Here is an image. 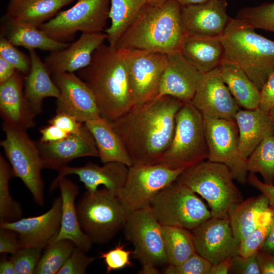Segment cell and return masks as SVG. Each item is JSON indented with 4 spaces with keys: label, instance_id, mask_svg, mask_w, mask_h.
Segmentation results:
<instances>
[{
    "label": "cell",
    "instance_id": "6da1fadb",
    "mask_svg": "<svg viewBox=\"0 0 274 274\" xmlns=\"http://www.w3.org/2000/svg\"><path fill=\"white\" fill-rule=\"evenodd\" d=\"M184 102L169 95L157 97L134 106L113 122L132 165L159 163L172 142L176 117Z\"/></svg>",
    "mask_w": 274,
    "mask_h": 274
},
{
    "label": "cell",
    "instance_id": "7a4b0ae2",
    "mask_svg": "<svg viewBox=\"0 0 274 274\" xmlns=\"http://www.w3.org/2000/svg\"><path fill=\"white\" fill-rule=\"evenodd\" d=\"M77 72L93 93L101 116L108 121L113 122L135 106L120 49L102 44L89 64Z\"/></svg>",
    "mask_w": 274,
    "mask_h": 274
},
{
    "label": "cell",
    "instance_id": "3957f363",
    "mask_svg": "<svg viewBox=\"0 0 274 274\" xmlns=\"http://www.w3.org/2000/svg\"><path fill=\"white\" fill-rule=\"evenodd\" d=\"M182 7L176 0L155 6L147 3L115 47L165 54L180 50L188 35L182 21Z\"/></svg>",
    "mask_w": 274,
    "mask_h": 274
},
{
    "label": "cell",
    "instance_id": "277c9868",
    "mask_svg": "<svg viewBox=\"0 0 274 274\" xmlns=\"http://www.w3.org/2000/svg\"><path fill=\"white\" fill-rule=\"evenodd\" d=\"M220 38L224 59L238 65L261 90L274 73V41L236 18H232Z\"/></svg>",
    "mask_w": 274,
    "mask_h": 274
},
{
    "label": "cell",
    "instance_id": "5b68a950",
    "mask_svg": "<svg viewBox=\"0 0 274 274\" xmlns=\"http://www.w3.org/2000/svg\"><path fill=\"white\" fill-rule=\"evenodd\" d=\"M224 164L203 161L184 170L176 181L200 195L209 204L212 217H229L244 200Z\"/></svg>",
    "mask_w": 274,
    "mask_h": 274
},
{
    "label": "cell",
    "instance_id": "8992f818",
    "mask_svg": "<svg viewBox=\"0 0 274 274\" xmlns=\"http://www.w3.org/2000/svg\"><path fill=\"white\" fill-rule=\"evenodd\" d=\"M76 206L81 229L97 244L111 240L123 228L129 214L119 197L105 187L87 191Z\"/></svg>",
    "mask_w": 274,
    "mask_h": 274
},
{
    "label": "cell",
    "instance_id": "52a82bcc",
    "mask_svg": "<svg viewBox=\"0 0 274 274\" xmlns=\"http://www.w3.org/2000/svg\"><path fill=\"white\" fill-rule=\"evenodd\" d=\"M204 119L192 102L178 111L174 135L159 163L172 169H185L208 159Z\"/></svg>",
    "mask_w": 274,
    "mask_h": 274
},
{
    "label": "cell",
    "instance_id": "ba28073f",
    "mask_svg": "<svg viewBox=\"0 0 274 274\" xmlns=\"http://www.w3.org/2000/svg\"><path fill=\"white\" fill-rule=\"evenodd\" d=\"M149 206L162 226L192 230L212 217L210 210L197 194L177 181L158 192Z\"/></svg>",
    "mask_w": 274,
    "mask_h": 274
},
{
    "label": "cell",
    "instance_id": "9c48e42d",
    "mask_svg": "<svg viewBox=\"0 0 274 274\" xmlns=\"http://www.w3.org/2000/svg\"><path fill=\"white\" fill-rule=\"evenodd\" d=\"M162 227L150 206L127 216L123 228L126 238L133 246V257L143 265L141 273H158L157 266L168 264Z\"/></svg>",
    "mask_w": 274,
    "mask_h": 274
},
{
    "label": "cell",
    "instance_id": "30bf717a",
    "mask_svg": "<svg viewBox=\"0 0 274 274\" xmlns=\"http://www.w3.org/2000/svg\"><path fill=\"white\" fill-rule=\"evenodd\" d=\"M5 138L0 145L13 169L14 177L19 178L31 193L33 200L41 207L44 204V184L41 176L42 160L37 143L26 130L3 123Z\"/></svg>",
    "mask_w": 274,
    "mask_h": 274
},
{
    "label": "cell",
    "instance_id": "8fae6325",
    "mask_svg": "<svg viewBox=\"0 0 274 274\" xmlns=\"http://www.w3.org/2000/svg\"><path fill=\"white\" fill-rule=\"evenodd\" d=\"M110 8V0H78L39 28L56 41L68 43L78 31L102 32L109 18Z\"/></svg>",
    "mask_w": 274,
    "mask_h": 274
},
{
    "label": "cell",
    "instance_id": "7c38bea8",
    "mask_svg": "<svg viewBox=\"0 0 274 274\" xmlns=\"http://www.w3.org/2000/svg\"><path fill=\"white\" fill-rule=\"evenodd\" d=\"M208 150V160L224 164L233 179L241 184L248 182L247 160L238 149V130L234 119L203 116Z\"/></svg>",
    "mask_w": 274,
    "mask_h": 274
},
{
    "label": "cell",
    "instance_id": "4fadbf2b",
    "mask_svg": "<svg viewBox=\"0 0 274 274\" xmlns=\"http://www.w3.org/2000/svg\"><path fill=\"white\" fill-rule=\"evenodd\" d=\"M183 169H172L158 163L128 167L124 188L119 198L128 213L149 206L161 190L176 181Z\"/></svg>",
    "mask_w": 274,
    "mask_h": 274
},
{
    "label": "cell",
    "instance_id": "5bb4252c",
    "mask_svg": "<svg viewBox=\"0 0 274 274\" xmlns=\"http://www.w3.org/2000/svg\"><path fill=\"white\" fill-rule=\"evenodd\" d=\"M120 49L126 65L135 105H142L155 98L167 64V54Z\"/></svg>",
    "mask_w": 274,
    "mask_h": 274
},
{
    "label": "cell",
    "instance_id": "9a60e30c",
    "mask_svg": "<svg viewBox=\"0 0 274 274\" xmlns=\"http://www.w3.org/2000/svg\"><path fill=\"white\" fill-rule=\"evenodd\" d=\"M196 253L212 264L238 254L229 217H211L191 230Z\"/></svg>",
    "mask_w": 274,
    "mask_h": 274
},
{
    "label": "cell",
    "instance_id": "2e32d148",
    "mask_svg": "<svg viewBox=\"0 0 274 274\" xmlns=\"http://www.w3.org/2000/svg\"><path fill=\"white\" fill-rule=\"evenodd\" d=\"M52 79L60 91L56 98V113H64L79 122H86L101 116L90 89L74 73L52 74Z\"/></svg>",
    "mask_w": 274,
    "mask_h": 274
},
{
    "label": "cell",
    "instance_id": "e0dca14e",
    "mask_svg": "<svg viewBox=\"0 0 274 274\" xmlns=\"http://www.w3.org/2000/svg\"><path fill=\"white\" fill-rule=\"evenodd\" d=\"M62 199L57 197L46 213L34 217L21 218L11 222H3L0 227L15 231L22 248L45 249L57 236L61 225Z\"/></svg>",
    "mask_w": 274,
    "mask_h": 274
},
{
    "label": "cell",
    "instance_id": "ac0fdd59",
    "mask_svg": "<svg viewBox=\"0 0 274 274\" xmlns=\"http://www.w3.org/2000/svg\"><path fill=\"white\" fill-rule=\"evenodd\" d=\"M191 102L203 116L216 119H234L240 109L218 67L203 74Z\"/></svg>",
    "mask_w": 274,
    "mask_h": 274
},
{
    "label": "cell",
    "instance_id": "d6986e66",
    "mask_svg": "<svg viewBox=\"0 0 274 274\" xmlns=\"http://www.w3.org/2000/svg\"><path fill=\"white\" fill-rule=\"evenodd\" d=\"M203 75L180 50L167 54L156 97L169 95L184 103L191 102Z\"/></svg>",
    "mask_w": 274,
    "mask_h": 274
},
{
    "label": "cell",
    "instance_id": "ffe728a7",
    "mask_svg": "<svg viewBox=\"0 0 274 274\" xmlns=\"http://www.w3.org/2000/svg\"><path fill=\"white\" fill-rule=\"evenodd\" d=\"M43 168L58 171L73 160L84 157H97V148L91 132L85 127L78 134H72L54 143H37Z\"/></svg>",
    "mask_w": 274,
    "mask_h": 274
},
{
    "label": "cell",
    "instance_id": "44dd1931",
    "mask_svg": "<svg viewBox=\"0 0 274 274\" xmlns=\"http://www.w3.org/2000/svg\"><path fill=\"white\" fill-rule=\"evenodd\" d=\"M226 0H210L182 7V21L188 35L220 37L232 18L227 13Z\"/></svg>",
    "mask_w": 274,
    "mask_h": 274
},
{
    "label": "cell",
    "instance_id": "7402d4cb",
    "mask_svg": "<svg viewBox=\"0 0 274 274\" xmlns=\"http://www.w3.org/2000/svg\"><path fill=\"white\" fill-rule=\"evenodd\" d=\"M102 166L88 163L81 167H71L67 165L58 170V175L54 179L50 188H56L58 180L66 176L75 175L79 177L87 191L94 192L100 185L119 197L125 186L128 167L124 164L110 162Z\"/></svg>",
    "mask_w": 274,
    "mask_h": 274
},
{
    "label": "cell",
    "instance_id": "603a6c76",
    "mask_svg": "<svg viewBox=\"0 0 274 274\" xmlns=\"http://www.w3.org/2000/svg\"><path fill=\"white\" fill-rule=\"evenodd\" d=\"M106 33H82L66 48L51 52L44 63L50 74L74 73L88 66L94 51L104 44Z\"/></svg>",
    "mask_w": 274,
    "mask_h": 274
},
{
    "label": "cell",
    "instance_id": "cb8c5ba5",
    "mask_svg": "<svg viewBox=\"0 0 274 274\" xmlns=\"http://www.w3.org/2000/svg\"><path fill=\"white\" fill-rule=\"evenodd\" d=\"M24 84L22 73L18 71L0 84V114L3 123L27 130L36 125V115L24 97Z\"/></svg>",
    "mask_w": 274,
    "mask_h": 274
},
{
    "label": "cell",
    "instance_id": "d4e9b609",
    "mask_svg": "<svg viewBox=\"0 0 274 274\" xmlns=\"http://www.w3.org/2000/svg\"><path fill=\"white\" fill-rule=\"evenodd\" d=\"M57 187L59 188L62 199V212L60 228L53 242L69 239L76 247L87 253L93 243L83 231L79 222L75 203L79 192V187L65 177L58 180Z\"/></svg>",
    "mask_w": 274,
    "mask_h": 274
},
{
    "label": "cell",
    "instance_id": "484cf974",
    "mask_svg": "<svg viewBox=\"0 0 274 274\" xmlns=\"http://www.w3.org/2000/svg\"><path fill=\"white\" fill-rule=\"evenodd\" d=\"M238 130V149L246 159L266 138L274 134V126L268 113L259 108L239 109L234 116Z\"/></svg>",
    "mask_w": 274,
    "mask_h": 274
},
{
    "label": "cell",
    "instance_id": "4316f807",
    "mask_svg": "<svg viewBox=\"0 0 274 274\" xmlns=\"http://www.w3.org/2000/svg\"><path fill=\"white\" fill-rule=\"evenodd\" d=\"M75 0H10L5 19L18 25L39 28Z\"/></svg>",
    "mask_w": 274,
    "mask_h": 274
},
{
    "label": "cell",
    "instance_id": "83f0119b",
    "mask_svg": "<svg viewBox=\"0 0 274 274\" xmlns=\"http://www.w3.org/2000/svg\"><path fill=\"white\" fill-rule=\"evenodd\" d=\"M30 67L24 79V95L31 110L37 115L42 112L43 100L58 98L60 91L50 73L35 50H29Z\"/></svg>",
    "mask_w": 274,
    "mask_h": 274
},
{
    "label": "cell",
    "instance_id": "f1b7e54d",
    "mask_svg": "<svg viewBox=\"0 0 274 274\" xmlns=\"http://www.w3.org/2000/svg\"><path fill=\"white\" fill-rule=\"evenodd\" d=\"M180 51L203 74L218 67L224 58L221 38L187 35Z\"/></svg>",
    "mask_w": 274,
    "mask_h": 274
},
{
    "label": "cell",
    "instance_id": "f546056e",
    "mask_svg": "<svg viewBox=\"0 0 274 274\" xmlns=\"http://www.w3.org/2000/svg\"><path fill=\"white\" fill-rule=\"evenodd\" d=\"M84 124L94 138L98 157L103 163L116 162L128 167L133 165L122 139L111 122L100 116Z\"/></svg>",
    "mask_w": 274,
    "mask_h": 274
},
{
    "label": "cell",
    "instance_id": "4dcf8cb0",
    "mask_svg": "<svg viewBox=\"0 0 274 274\" xmlns=\"http://www.w3.org/2000/svg\"><path fill=\"white\" fill-rule=\"evenodd\" d=\"M218 68L223 81L239 107L249 110L258 108L260 90L238 65L224 59Z\"/></svg>",
    "mask_w": 274,
    "mask_h": 274
},
{
    "label": "cell",
    "instance_id": "1f68e13d",
    "mask_svg": "<svg viewBox=\"0 0 274 274\" xmlns=\"http://www.w3.org/2000/svg\"><path fill=\"white\" fill-rule=\"evenodd\" d=\"M269 208L267 198L261 193L244 200L230 213L231 226L239 242L249 236L262 222Z\"/></svg>",
    "mask_w": 274,
    "mask_h": 274
},
{
    "label": "cell",
    "instance_id": "d6a6232c",
    "mask_svg": "<svg viewBox=\"0 0 274 274\" xmlns=\"http://www.w3.org/2000/svg\"><path fill=\"white\" fill-rule=\"evenodd\" d=\"M4 32L1 36L16 46L28 50L39 49L51 52L62 50L71 43L56 41L38 27L14 24L5 19Z\"/></svg>",
    "mask_w": 274,
    "mask_h": 274
},
{
    "label": "cell",
    "instance_id": "836d02e7",
    "mask_svg": "<svg viewBox=\"0 0 274 274\" xmlns=\"http://www.w3.org/2000/svg\"><path fill=\"white\" fill-rule=\"evenodd\" d=\"M147 4V0H110L111 25L105 30L110 46L115 47L120 38Z\"/></svg>",
    "mask_w": 274,
    "mask_h": 274
},
{
    "label": "cell",
    "instance_id": "e575fe53",
    "mask_svg": "<svg viewBox=\"0 0 274 274\" xmlns=\"http://www.w3.org/2000/svg\"><path fill=\"white\" fill-rule=\"evenodd\" d=\"M168 265H178L196 253L192 232L175 226H162Z\"/></svg>",
    "mask_w": 274,
    "mask_h": 274
},
{
    "label": "cell",
    "instance_id": "d590c367",
    "mask_svg": "<svg viewBox=\"0 0 274 274\" xmlns=\"http://www.w3.org/2000/svg\"><path fill=\"white\" fill-rule=\"evenodd\" d=\"M249 173H259L264 183L274 185V134L264 139L247 160Z\"/></svg>",
    "mask_w": 274,
    "mask_h": 274
},
{
    "label": "cell",
    "instance_id": "8d00e7d4",
    "mask_svg": "<svg viewBox=\"0 0 274 274\" xmlns=\"http://www.w3.org/2000/svg\"><path fill=\"white\" fill-rule=\"evenodd\" d=\"M14 177L10 164L0 154V223L11 222L21 218L23 211L13 199L9 190V181Z\"/></svg>",
    "mask_w": 274,
    "mask_h": 274
},
{
    "label": "cell",
    "instance_id": "74e56055",
    "mask_svg": "<svg viewBox=\"0 0 274 274\" xmlns=\"http://www.w3.org/2000/svg\"><path fill=\"white\" fill-rule=\"evenodd\" d=\"M76 247L67 239L49 244L42 255L36 268L35 274H56L64 265Z\"/></svg>",
    "mask_w": 274,
    "mask_h": 274
},
{
    "label": "cell",
    "instance_id": "f35d334b",
    "mask_svg": "<svg viewBox=\"0 0 274 274\" xmlns=\"http://www.w3.org/2000/svg\"><path fill=\"white\" fill-rule=\"evenodd\" d=\"M236 18L255 29L274 32V2L239 10Z\"/></svg>",
    "mask_w": 274,
    "mask_h": 274
},
{
    "label": "cell",
    "instance_id": "ab89813d",
    "mask_svg": "<svg viewBox=\"0 0 274 274\" xmlns=\"http://www.w3.org/2000/svg\"><path fill=\"white\" fill-rule=\"evenodd\" d=\"M274 223V208L270 207L262 222L246 238L239 242L238 254L248 257L260 250Z\"/></svg>",
    "mask_w": 274,
    "mask_h": 274
},
{
    "label": "cell",
    "instance_id": "60d3db41",
    "mask_svg": "<svg viewBox=\"0 0 274 274\" xmlns=\"http://www.w3.org/2000/svg\"><path fill=\"white\" fill-rule=\"evenodd\" d=\"M43 249L37 247L22 248L10 257L16 274L35 273Z\"/></svg>",
    "mask_w": 274,
    "mask_h": 274
},
{
    "label": "cell",
    "instance_id": "b9f144b4",
    "mask_svg": "<svg viewBox=\"0 0 274 274\" xmlns=\"http://www.w3.org/2000/svg\"><path fill=\"white\" fill-rule=\"evenodd\" d=\"M212 264L197 253L178 265H168L165 274H210Z\"/></svg>",
    "mask_w": 274,
    "mask_h": 274
},
{
    "label": "cell",
    "instance_id": "7bdbcfd3",
    "mask_svg": "<svg viewBox=\"0 0 274 274\" xmlns=\"http://www.w3.org/2000/svg\"><path fill=\"white\" fill-rule=\"evenodd\" d=\"M4 37L0 38V57L24 74H27L30 67V58L18 50Z\"/></svg>",
    "mask_w": 274,
    "mask_h": 274
},
{
    "label": "cell",
    "instance_id": "ee69618b",
    "mask_svg": "<svg viewBox=\"0 0 274 274\" xmlns=\"http://www.w3.org/2000/svg\"><path fill=\"white\" fill-rule=\"evenodd\" d=\"M132 251L125 249L123 244L116 245L113 248L100 253V258L104 260L106 265V273L126 267L132 266L130 255Z\"/></svg>",
    "mask_w": 274,
    "mask_h": 274
},
{
    "label": "cell",
    "instance_id": "f6af8a7d",
    "mask_svg": "<svg viewBox=\"0 0 274 274\" xmlns=\"http://www.w3.org/2000/svg\"><path fill=\"white\" fill-rule=\"evenodd\" d=\"M94 259V257L87 256L86 252L75 247L57 274H84Z\"/></svg>",
    "mask_w": 274,
    "mask_h": 274
},
{
    "label": "cell",
    "instance_id": "bcb514c9",
    "mask_svg": "<svg viewBox=\"0 0 274 274\" xmlns=\"http://www.w3.org/2000/svg\"><path fill=\"white\" fill-rule=\"evenodd\" d=\"M228 273L261 274L256 253L248 257L239 254L232 256Z\"/></svg>",
    "mask_w": 274,
    "mask_h": 274
},
{
    "label": "cell",
    "instance_id": "7dc6e473",
    "mask_svg": "<svg viewBox=\"0 0 274 274\" xmlns=\"http://www.w3.org/2000/svg\"><path fill=\"white\" fill-rule=\"evenodd\" d=\"M49 124L55 125L70 134H78L85 127V124L74 117L64 113H56L48 121Z\"/></svg>",
    "mask_w": 274,
    "mask_h": 274
},
{
    "label": "cell",
    "instance_id": "c3c4849f",
    "mask_svg": "<svg viewBox=\"0 0 274 274\" xmlns=\"http://www.w3.org/2000/svg\"><path fill=\"white\" fill-rule=\"evenodd\" d=\"M21 248L18 234L12 230L0 227V253L13 254Z\"/></svg>",
    "mask_w": 274,
    "mask_h": 274
},
{
    "label": "cell",
    "instance_id": "681fc988",
    "mask_svg": "<svg viewBox=\"0 0 274 274\" xmlns=\"http://www.w3.org/2000/svg\"><path fill=\"white\" fill-rule=\"evenodd\" d=\"M274 107V73L268 79L260 90V101L258 108L268 113Z\"/></svg>",
    "mask_w": 274,
    "mask_h": 274
},
{
    "label": "cell",
    "instance_id": "f907efd6",
    "mask_svg": "<svg viewBox=\"0 0 274 274\" xmlns=\"http://www.w3.org/2000/svg\"><path fill=\"white\" fill-rule=\"evenodd\" d=\"M39 141L43 143H54L62 140L70 135L58 126L49 124L41 128Z\"/></svg>",
    "mask_w": 274,
    "mask_h": 274
},
{
    "label": "cell",
    "instance_id": "816d5d0a",
    "mask_svg": "<svg viewBox=\"0 0 274 274\" xmlns=\"http://www.w3.org/2000/svg\"><path fill=\"white\" fill-rule=\"evenodd\" d=\"M248 182L265 195L269 201L270 207L274 208V185L261 181L255 174L252 173L248 175Z\"/></svg>",
    "mask_w": 274,
    "mask_h": 274
},
{
    "label": "cell",
    "instance_id": "f5cc1de1",
    "mask_svg": "<svg viewBox=\"0 0 274 274\" xmlns=\"http://www.w3.org/2000/svg\"><path fill=\"white\" fill-rule=\"evenodd\" d=\"M256 257L261 274H274V254L259 250Z\"/></svg>",
    "mask_w": 274,
    "mask_h": 274
},
{
    "label": "cell",
    "instance_id": "db71d44e",
    "mask_svg": "<svg viewBox=\"0 0 274 274\" xmlns=\"http://www.w3.org/2000/svg\"><path fill=\"white\" fill-rule=\"evenodd\" d=\"M16 71L13 65L0 57V84L10 79Z\"/></svg>",
    "mask_w": 274,
    "mask_h": 274
},
{
    "label": "cell",
    "instance_id": "11a10c76",
    "mask_svg": "<svg viewBox=\"0 0 274 274\" xmlns=\"http://www.w3.org/2000/svg\"><path fill=\"white\" fill-rule=\"evenodd\" d=\"M231 258H229L218 264H212L210 274H228L230 267Z\"/></svg>",
    "mask_w": 274,
    "mask_h": 274
},
{
    "label": "cell",
    "instance_id": "9f6ffc18",
    "mask_svg": "<svg viewBox=\"0 0 274 274\" xmlns=\"http://www.w3.org/2000/svg\"><path fill=\"white\" fill-rule=\"evenodd\" d=\"M0 273L1 274H16L14 265L9 258L3 257L1 259L0 262Z\"/></svg>",
    "mask_w": 274,
    "mask_h": 274
},
{
    "label": "cell",
    "instance_id": "6f0895ef",
    "mask_svg": "<svg viewBox=\"0 0 274 274\" xmlns=\"http://www.w3.org/2000/svg\"><path fill=\"white\" fill-rule=\"evenodd\" d=\"M260 250L274 254V223L267 239Z\"/></svg>",
    "mask_w": 274,
    "mask_h": 274
},
{
    "label": "cell",
    "instance_id": "680465c9",
    "mask_svg": "<svg viewBox=\"0 0 274 274\" xmlns=\"http://www.w3.org/2000/svg\"><path fill=\"white\" fill-rule=\"evenodd\" d=\"M182 6H185L190 5H195L202 4L209 1L210 0H176Z\"/></svg>",
    "mask_w": 274,
    "mask_h": 274
},
{
    "label": "cell",
    "instance_id": "91938a15",
    "mask_svg": "<svg viewBox=\"0 0 274 274\" xmlns=\"http://www.w3.org/2000/svg\"><path fill=\"white\" fill-rule=\"evenodd\" d=\"M168 0H147L149 5L155 6L162 4Z\"/></svg>",
    "mask_w": 274,
    "mask_h": 274
},
{
    "label": "cell",
    "instance_id": "94428289",
    "mask_svg": "<svg viewBox=\"0 0 274 274\" xmlns=\"http://www.w3.org/2000/svg\"><path fill=\"white\" fill-rule=\"evenodd\" d=\"M268 113L274 126V107L271 109Z\"/></svg>",
    "mask_w": 274,
    "mask_h": 274
}]
</instances>
